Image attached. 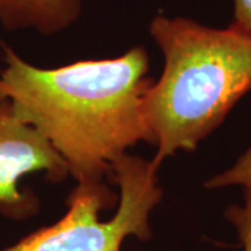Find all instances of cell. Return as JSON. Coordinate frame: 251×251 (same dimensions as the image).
<instances>
[{"label": "cell", "mask_w": 251, "mask_h": 251, "mask_svg": "<svg viewBox=\"0 0 251 251\" xmlns=\"http://www.w3.org/2000/svg\"><path fill=\"white\" fill-rule=\"evenodd\" d=\"M233 3L234 18L230 25L251 35V0H233Z\"/></svg>", "instance_id": "cell-8"}, {"label": "cell", "mask_w": 251, "mask_h": 251, "mask_svg": "<svg viewBox=\"0 0 251 251\" xmlns=\"http://www.w3.org/2000/svg\"><path fill=\"white\" fill-rule=\"evenodd\" d=\"M150 34L165 57L159 80L144 97V117L156 153L152 166L194 151L251 91V35L155 16Z\"/></svg>", "instance_id": "cell-2"}, {"label": "cell", "mask_w": 251, "mask_h": 251, "mask_svg": "<svg viewBox=\"0 0 251 251\" xmlns=\"http://www.w3.org/2000/svg\"><path fill=\"white\" fill-rule=\"evenodd\" d=\"M0 99L66 162L77 184L110 179L112 163L138 143L153 145L144 97L153 80L144 46L112 59L42 69L0 42Z\"/></svg>", "instance_id": "cell-1"}, {"label": "cell", "mask_w": 251, "mask_h": 251, "mask_svg": "<svg viewBox=\"0 0 251 251\" xmlns=\"http://www.w3.org/2000/svg\"><path fill=\"white\" fill-rule=\"evenodd\" d=\"M225 216L234 226L243 251H251V191L244 190V204L227 206Z\"/></svg>", "instance_id": "cell-7"}, {"label": "cell", "mask_w": 251, "mask_h": 251, "mask_svg": "<svg viewBox=\"0 0 251 251\" xmlns=\"http://www.w3.org/2000/svg\"><path fill=\"white\" fill-rule=\"evenodd\" d=\"M227 186H243L251 191V148L239 158L232 168L205 181L206 188H224Z\"/></svg>", "instance_id": "cell-6"}, {"label": "cell", "mask_w": 251, "mask_h": 251, "mask_svg": "<svg viewBox=\"0 0 251 251\" xmlns=\"http://www.w3.org/2000/svg\"><path fill=\"white\" fill-rule=\"evenodd\" d=\"M152 163L125 153L112 163L110 180L77 184L67 212L54 224L27 234L3 251H120L127 237L150 240V216L163 197Z\"/></svg>", "instance_id": "cell-3"}, {"label": "cell", "mask_w": 251, "mask_h": 251, "mask_svg": "<svg viewBox=\"0 0 251 251\" xmlns=\"http://www.w3.org/2000/svg\"><path fill=\"white\" fill-rule=\"evenodd\" d=\"M81 11L82 0H0V24L10 32L54 35L73 25Z\"/></svg>", "instance_id": "cell-5"}, {"label": "cell", "mask_w": 251, "mask_h": 251, "mask_svg": "<svg viewBox=\"0 0 251 251\" xmlns=\"http://www.w3.org/2000/svg\"><path fill=\"white\" fill-rule=\"evenodd\" d=\"M44 172L46 180L60 183L69 169L59 152L34 127L14 113L9 100L0 99V214L23 221L38 214L39 200L20 181L29 173Z\"/></svg>", "instance_id": "cell-4"}]
</instances>
